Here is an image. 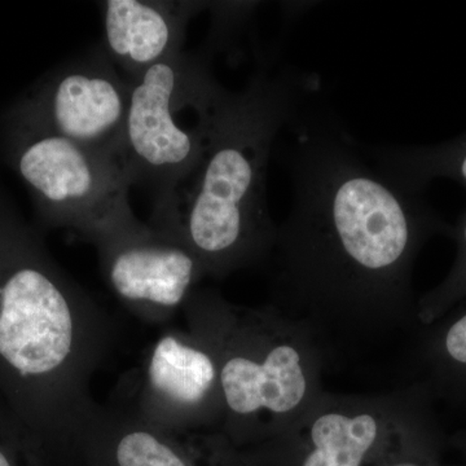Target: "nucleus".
Listing matches in <instances>:
<instances>
[{
  "label": "nucleus",
  "mask_w": 466,
  "mask_h": 466,
  "mask_svg": "<svg viewBox=\"0 0 466 466\" xmlns=\"http://www.w3.org/2000/svg\"><path fill=\"white\" fill-rule=\"evenodd\" d=\"M306 101L285 126L293 198L268 257L269 305L303 325L327 360L419 332L416 259L452 226Z\"/></svg>",
  "instance_id": "f257e3e1"
},
{
  "label": "nucleus",
  "mask_w": 466,
  "mask_h": 466,
  "mask_svg": "<svg viewBox=\"0 0 466 466\" xmlns=\"http://www.w3.org/2000/svg\"><path fill=\"white\" fill-rule=\"evenodd\" d=\"M315 82L290 67L266 69L244 90L227 92L198 164L156 195L148 225L188 248L207 276L268 259L278 232L267 200L269 156Z\"/></svg>",
  "instance_id": "f03ea898"
},
{
  "label": "nucleus",
  "mask_w": 466,
  "mask_h": 466,
  "mask_svg": "<svg viewBox=\"0 0 466 466\" xmlns=\"http://www.w3.org/2000/svg\"><path fill=\"white\" fill-rule=\"evenodd\" d=\"M103 312L24 233L0 227V406L34 441L75 435L96 404Z\"/></svg>",
  "instance_id": "7ed1b4c3"
},
{
  "label": "nucleus",
  "mask_w": 466,
  "mask_h": 466,
  "mask_svg": "<svg viewBox=\"0 0 466 466\" xmlns=\"http://www.w3.org/2000/svg\"><path fill=\"white\" fill-rule=\"evenodd\" d=\"M183 309L188 330L216 359L227 440L274 441L325 391L314 337L269 303L247 308L196 289Z\"/></svg>",
  "instance_id": "20e7f679"
},
{
  "label": "nucleus",
  "mask_w": 466,
  "mask_h": 466,
  "mask_svg": "<svg viewBox=\"0 0 466 466\" xmlns=\"http://www.w3.org/2000/svg\"><path fill=\"white\" fill-rule=\"evenodd\" d=\"M127 81L116 161L131 186L149 184L159 195L198 164L228 91L196 52H179Z\"/></svg>",
  "instance_id": "39448f33"
},
{
  "label": "nucleus",
  "mask_w": 466,
  "mask_h": 466,
  "mask_svg": "<svg viewBox=\"0 0 466 466\" xmlns=\"http://www.w3.org/2000/svg\"><path fill=\"white\" fill-rule=\"evenodd\" d=\"M434 404L421 385L380 394L324 391L274 443L299 451V466H363L388 446L437 440Z\"/></svg>",
  "instance_id": "423d86ee"
},
{
  "label": "nucleus",
  "mask_w": 466,
  "mask_h": 466,
  "mask_svg": "<svg viewBox=\"0 0 466 466\" xmlns=\"http://www.w3.org/2000/svg\"><path fill=\"white\" fill-rule=\"evenodd\" d=\"M18 171L47 216L99 248L144 223L128 205V182L116 159L42 127L21 148Z\"/></svg>",
  "instance_id": "0eeeda50"
},
{
  "label": "nucleus",
  "mask_w": 466,
  "mask_h": 466,
  "mask_svg": "<svg viewBox=\"0 0 466 466\" xmlns=\"http://www.w3.org/2000/svg\"><path fill=\"white\" fill-rule=\"evenodd\" d=\"M127 410L164 428L219 431L222 398L208 346L191 330L162 334L144 359L134 406Z\"/></svg>",
  "instance_id": "6e6552de"
},
{
  "label": "nucleus",
  "mask_w": 466,
  "mask_h": 466,
  "mask_svg": "<svg viewBox=\"0 0 466 466\" xmlns=\"http://www.w3.org/2000/svg\"><path fill=\"white\" fill-rule=\"evenodd\" d=\"M97 250L104 279L116 299L152 320H164L184 308L207 278L188 248L148 223L104 242Z\"/></svg>",
  "instance_id": "1a4fd4ad"
},
{
  "label": "nucleus",
  "mask_w": 466,
  "mask_h": 466,
  "mask_svg": "<svg viewBox=\"0 0 466 466\" xmlns=\"http://www.w3.org/2000/svg\"><path fill=\"white\" fill-rule=\"evenodd\" d=\"M128 103L130 85L101 46L54 76L42 96L41 126L116 161Z\"/></svg>",
  "instance_id": "9d476101"
},
{
  "label": "nucleus",
  "mask_w": 466,
  "mask_h": 466,
  "mask_svg": "<svg viewBox=\"0 0 466 466\" xmlns=\"http://www.w3.org/2000/svg\"><path fill=\"white\" fill-rule=\"evenodd\" d=\"M103 8L104 50L133 79L183 51L187 25L205 3L109 0Z\"/></svg>",
  "instance_id": "9b49d317"
},
{
  "label": "nucleus",
  "mask_w": 466,
  "mask_h": 466,
  "mask_svg": "<svg viewBox=\"0 0 466 466\" xmlns=\"http://www.w3.org/2000/svg\"><path fill=\"white\" fill-rule=\"evenodd\" d=\"M413 360L417 380L435 401L466 412V308L420 328Z\"/></svg>",
  "instance_id": "f8f14e48"
},
{
  "label": "nucleus",
  "mask_w": 466,
  "mask_h": 466,
  "mask_svg": "<svg viewBox=\"0 0 466 466\" xmlns=\"http://www.w3.org/2000/svg\"><path fill=\"white\" fill-rule=\"evenodd\" d=\"M112 444L116 466H189L177 438L183 431L146 421L127 408L95 406L87 417Z\"/></svg>",
  "instance_id": "ddd939ff"
},
{
  "label": "nucleus",
  "mask_w": 466,
  "mask_h": 466,
  "mask_svg": "<svg viewBox=\"0 0 466 466\" xmlns=\"http://www.w3.org/2000/svg\"><path fill=\"white\" fill-rule=\"evenodd\" d=\"M368 157L401 186L424 192L437 177L466 187V133L434 146L363 148Z\"/></svg>",
  "instance_id": "4468645a"
},
{
  "label": "nucleus",
  "mask_w": 466,
  "mask_h": 466,
  "mask_svg": "<svg viewBox=\"0 0 466 466\" xmlns=\"http://www.w3.org/2000/svg\"><path fill=\"white\" fill-rule=\"evenodd\" d=\"M449 238L455 241V260L446 278L417 300L421 327L435 323L466 300V213L452 226Z\"/></svg>",
  "instance_id": "2eb2a0df"
},
{
  "label": "nucleus",
  "mask_w": 466,
  "mask_h": 466,
  "mask_svg": "<svg viewBox=\"0 0 466 466\" xmlns=\"http://www.w3.org/2000/svg\"><path fill=\"white\" fill-rule=\"evenodd\" d=\"M23 429V426L0 406V466H17L12 459V446Z\"/></svg>",
  "instance_id": "dca6fc26"
},
{
  "label": "nucleus",
  "mask_w": 466,
  "mask_h": 466,
  "mask_svg": "<svg viewBox=\"0 0 466 466\" xmlns=\"http://www.w3.org/2000/svg\"><path fill=\"white\" fill-rule=\"evenodd\" d=\"M435 446H437V444L417 451L416 453H413L412 458L401 460V461H397L390 466H438L435 464V461L431 460L434 455L433 450Z\"/></svg>",
  "instance_id": "f3484780"
},
{
  "label": "nucleus",
  "mask_w": 466,
  "mask_h": 466,
  "mask_svg": "<svg viewBox=\"0 0 466 466\" xmlns=\"http://www.w3.org/2000/svg\"><path fill=\"white\" fill-rule=\"evenodd\" d=\"M460 441H461L462 444H465L466 446V433L464 434H460Z\"/></svg>",
  "instance_id": "a211bd4d"
}]
</instances>
